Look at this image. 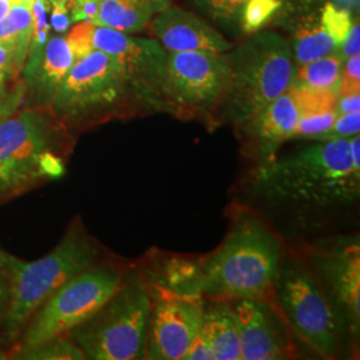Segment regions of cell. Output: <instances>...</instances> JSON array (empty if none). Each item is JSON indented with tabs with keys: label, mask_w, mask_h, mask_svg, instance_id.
<instances>
[{
	"label": "cell",
	"mask_w": 360,
	"mask_h": 360,
	"mask_svg": "<svg viewBox=\"0 0 360 360\" xmlns=\"http://www.w3.org/2000/svg\"><path fill=\"white\" fill-rule=\"evenodd\" d=\"M316 142L294 154L262 162L254 180L259 193L297 206L354 203L360 193V165L352 160L349 138Z\"/></svg>",
	"instance_id": "1"
},
{
	"label": "cell",
	"mask_w": 360,
	"mask_h": 360,
	"mask_svg": "<svg viewBox=\"0 0 360 360\" xmlns=\"http://www.w3.org/2000/svg\"><path fill=\"white\" fill-rule=\"evenodd\" d=\"M283 245L255 215L239 214L223 245L202 263V295L267 302L278 282Z\"/></svg>",
	"instance_id": "2"
},
{
	"label": "cell",
	"mask_w": 360,
	"mask_h": 360,
	"mask_svg": "<svg viewBox=\"0 0 360 360\" xmlns=\"http://www.w3.org/2000/svg\"><path fill=\"white\" fill-rule=\"evenodd\" d=\"M227 86L219 119L245 129L255 116L290 89L296 65L288 39L260 30L226 52Z\"/></svg>",
	"instance_id": "3"
},
{
	"label": "cell",
	"mask_w": 360,
	"mask_h": 360,
	"mask_svg": "<svg viewBox=\"0 0 360 360\" xmlns=\"http://www.w3.org/2000/svg\"><path fill=\"white\" fill-rule=\"evenodd\" d=\"M98 247L82 227H71L46 257L25 262L0 247V270L10 284L3 338L13 343L39 307L79 272L95 264Z\"/></svg>",
	"instance_id": "4"
},
{
	"label": "cell",
	"mask_w": 360,
	"mask_h": 360,
	"mask_svg": "<svg viewBox=\"0 0 360 360\" xmlns=\"http://www.w3.org/2000/svg\"><path fill=\"white\" fill-rule=\"evenodd\" d=\"M151 309L153 295L143 282H122L101 309L67 335L86 359H144Z\"/></svg>",
	"instance_id": "5"
},
{
	"label": "cell",
	"mask_w": 360,
	"mask_h": 360,
	"mask_svg": "<svg viewBox=\"0 0 360 360\" xmlns=\"http://www.w3.org/2000/svg\"><path fill=\"white\" fill-rule=\"evenodd\" d=\"M51 107L59 119L77 126L120 115L124 111H142L122 65L114 56L99 50L74 63Z\"/></svg>",
	"instance_id": "6"
},
{
	"label": "cell",
	"mask_w": 360,
	"mask_h": 360,
	"mask_svg": "<svg viewBox=\"0 0 360 360\" xmlns=\"http://www.w3.org/2000/svg\"><path fill=\"white\" fill-rule=\"evenodd\" d=\"M275 292L299 338L324 358H333L343 318L306 266L288 257L281 266Z\"/></svg>",
	"instance_id": "7"
},
{
	"label": "cell",
	"mask_w": 360,
	"mask_h": 360,
	"mask_svg": "<svg viewBox=\"0 0 360 360\" xmlns=\"http://www.w3.org/2000/svg\"><path fill=\"white\" fill-rule=\"evenodd\" d=\"M50 122L37 111L0 117V196L62 172Z\"/></svg>",
	"instance_id": "8"
},
{
	"label": "cell",
	"mask_w": 360,
	"mask_h": 360,
	"mask_svg": "<svg viewBox=\"0 0 360 360\" xmlns=\"http://www.w3.org/2000/svg\"><path fill=\"white\" fill-rule=\"evenodd\" d=\"M122 282V274L108 266H91L79 272L31 316L22 333L20 346L68 334L101 309Z\"/></svg>",
	"instance_id": "9"
},
{
	"label": "cell",
	"mask_w": 360,
	"mask_h": 360,
	"mask_svg": "<svg viewBox=\"0 0 360 360\" xmlns=\"http://www.w3.org/2000/svg\"><path fill=\"white\" fill-rule=\"evenodd\" d=\"M226 86V52H167L165 96L169 114L214 120Z\"/></svg>",
	"instance_id": "10"
},
{
	"label": "cell",
	"mask_w": 360,
	"mask_h": 360,
	"mask_svg": "<svg viewBox=\"0 0 360 360\" xmlns=\"http://www.w3.org/2000/svg\"><path fill=\"white\" fill-rule=\"evenodd\" d=\"M92 40L95 50L114 56L122 65L143 112H168L165 96L167 51L156 39L95 26Z\"/></svg>",
	"instance_id": "11"
},
{
	"label": "cell",
	"mask_w": 360,
	"mask_h": 360,
	"mask_svg": "<svg viewBox=\"0 0 360 360\" xmlns=\"http://www.w3.org/2000/svg\"><path fill=\"white\" fill-rule=\"evenodd\" d=\"M155 299L151 309L146 358L179 360L200 333L205 299L202 294H180L153 284Z\"/></svg>",
	"instance_id": "12"
},
{
	"label": "cell",
	"mask_w": 360,
	"mask_h": 360,
	"mask_svg": "<svg viewBox=\"0 0 360 360\" xmlns=\"http://www.w3.org/2000/svg\"><path fill=\"white\" fill-rule=\"evenodd\" d=\"M315 264L335 307L354 333L360 326L359 238H342L316 250Z\"/></svg>",
	"instance_id": "13"
},
{
	"label": "cell",
	"mask_w": 360,
	"mask_h": 360,
	"mask_svg": "<svg viewBox=\"0 0 360 360\" xmlns=\"http://www.w3.org/2000/svg\"><path fill=\"white\" fill-rule=\"evenodd\" d=\"M327 0H283L274 16L275 25L290 34L296 67L307 65L326 55L339 51L324 20Z\"/></svg>",
	"instance_id": "14"
},
{
	"label": "cell",
	"mask_w": 360,
	"mask_h": 360,
	"mask_svg": "<svg viewBox=\"0 0 360 360\" xmlns=\"http://www.w3.org/2000/svg\"><path fill=\"white\" fill-rule=\"evenodd\" d=\"M231 309L239 335L240 359H283L290 354L287 335L267 302L235 300Z\"/></svg>",
	"instance_id": "15"
},
{
	"label": "cell",
	"mask_w": 360,
	"mask_h": 360,
	"mask_svg": "<svg viewBox=\"0 0 360 360\" xmlns=\"http://www.w3.org/2000/svg\"><path fill=\"white\" fill-rule=\"evenodd\" d=\"M167 52L230 51L231 43L196 13L169 4L147 26Z\"/></svg>",
	"instance_id": "16"
},
{
	"label": "cell",
	"mask_w": 360,
	"mask_h": 360,
	"mask_svg": "<svg viewBox=\"0 0 360 360\" xmlns=\"http://www.w3.org/2000/svg\"><path fill=\"white\" fill-rule=\"evenodd\" d=\"M74 63L75 58L62 35L50 37L41 49L28 53L23 75L27 87L39 104L51 105Z\"/></svg>",
	"instance_id": "17"
},
{
	"label": "cell",
	"mask_w": 360,
	"mask_h": 360,
	"mask_svg": "<svg viewBox=\"0 0 360 360\" xmlns=\"http://www.w3.org/2000/svg\"><path fill=\"white\" fill-rule=\"evenodd\" d=\"M300 111L290 89L267 104L245 127L257 142L263 162L274 158L281 144L294 139Z\"/></svg>",
	"instance_id": "18"
},
{
	"label": "cell",
	"mask_w": 360,
	"mask_h": 360,
	"mask_svg": "<svg viewBox=\"0 0 360 360\" xmlns=\"http://www.w3.org/2000/svg\"><path fill=\"white\" fill-rule=\"evenodd\" d=\"M169 4L171 0H102L94 25L136 34Z\"/></svg>",
	"instance_id": "19"
},
{
	"label": "cell",
	"mask_w": 360,
	"mask_h": 360,
	"mask_svg": "<svg viewBox=\"0 0 360 360\" xmlns=\"http://www.w3.org/2000/svg\"><path fill=\"white\" fill-rule=\"evenodd\" d=\"M200 333L207 339L217 360L240 359V343L231 307L217 302L206 307Z\"/></svg>",
	"instance_id": "20"
},
{
	"label": "cell",
	"mask_w": 360,
	"mask_h": 360,
	"mask_svg": "<svg viewBox=\"0 0 360 360\" xmlns=\"http://www.w3.org/2000/svg\"><path fill=\"white\" fill-rule=\"evenodd\" d=\"M32 1L13 4L8 15L0 22V43L13 50V75L23 70L31 49L34 38Z\"/></svg>",
	"instance_id": "21"
},
{
	"label": "cell",
	"mask_w": 360,
	"mask_h": 360,
	"mask_svg": "<svg viewBox=\"0 0 360 360\" xmlns=\"http://www.w3.org/2000/svg\"><path fill=\"white\" fill-rule=\"evenodd\" d=\"M343 60L339 52H334L307 65L296 67L294 82L311 89L331 90L339 94Z\"/></svg>",
	"instance_id": "22"
},
{
	"label": "cell",
	"mask_w": 360,
	"mask_h": 360,
	"mask_svg": "<svg viewBox=\"0 0 360 360\" xmlns=\"http://www.w3.org/2000/svg\"><path fill=\"white\" fill-rule=\"evenodd\" d=\"M153 284L180 294H202V263L171 259Z\"/></svg>",
	"instance_id": "23"
},
{
	"label": "cell",
	"mask_w": 360,
	"mask_h": 360,
	"mask_svg": "<svg viewBox=\"0 0 360 360\" xmlns=\"http://www.w3.org/2000/svg\"><path fill=\"white\" fill-rule=\"evenodd\" d=\"M13 358L23 360L86 359L82 349L68 338V335H59L35 345L20 346L13 354Z\"/></svg>",
	"instance_id": "24"
},
{
	"label": "cell",
	"mask_w": 360,
	"mask_h": 360,
	"mask_svg": "<svg viewBox=\"0 0 360 360\" xmlns=\"http://www.w3.org/2000/svg\"><path fill=\"white\" fill-rule=\"evenodd\" d=\"M290 91L295 99L296 105L302 115L322 114L335 110L338 92L331 90H318L292 82Z\"/></svg>",
	"instance_id": "25"
},
{
	"label": "cell",
	"mask_w": 360,
	"mask_h": 360,
	"mask_svg": "<svg viewBox=\"0 0 360 360\" xmlns=\"http://www.w3.org/2000/svg\"><path fill=\"white\" fill-rule=\"evenodd\" d=\"M283 0H247L240 13V30L252 35L263 30L279 11Z\"/></svg>",
	"instance_id": "26"
},
{
	"label": "cell",
	"mask_w": 360,
	"mask_h": 360,
	"mask_svg": "<svg viewBox=\"0 0 360 360\" xmlns=\"http://www.w3.org/2000/svg\"><path fill=\"white\" fill-rule=\"evenodd\" d=\"M247 0H193L211 20L224 28H240V13Z\"/></svg>",
	"instance_id": "27"
},
{
	"label": "cell",
	"mask_w": 360,
	"mask_h": 360,
	"mask_svg": "<svg viewBox=\"0 0 360 360\" xmlns=\"http://www.w3.org/2000/svg\"><path fill=\"white\" fill-rule=\"evenodd\" d=\"M336 116H338L336 110H331V111L322 112V114L300 116L294 139L303 138V139H312L314 141L316 136L322 135V134L331 129Z\"/></svg>",
	"instance_id": "28"
},
{
	"label": "cell",
	"mask_w": 360,
	"mask_h": 360,
	"mask_svg": "<svg viewBox=\"0 0 360 360\" xmlns=\"http://www.w3.org/2000/svg\"><path fill=\"white\" fill-rule=\"evenodd\" d=\"M94 28L95 25L92 22H77L70 31H67L65 40L75 58V62L95 50L92 40Z\"/></svg>",
	"instance_id": "29"
},
{
	"label": "cell",
	"mask_w": 360,
	"mask_h": 360,
	"mask_svg": "<svg viewBox=\"0 0 360 360\" xmlns=\"http://www.w3.org/2000/svg\"><path fill=\"white\" fill-rule=\"evenodd\" d=\"M360 131V111L358 112H347L339 114L335 119L334 124L327 132L316 136L314 141H336L351 138Z\"/></svg>",
	"instance_id": "30"
},
{
	"label": "cell",
	"mask_w": 360,
	"mask_h": 360,
	"mask_svg": "<svg viewBox=\"0 0 360 360\" xmlns=\"http://www.w3.org/2000/svg\"><path fill=\"white\" fill-rule=\"evenodd\" d=\"M348 94H360V55L343 60L338 96Z\"/></svg>",
	"instance_id": "31"
},
{
	"label": "cell",
	"mask_w": 360,
	"mask_h": 360,
	"mask_svg": "<svg viewBox=\"0 0 360 360\" xmlns=\"http://www.w3.org/2000/svg\"><path fill=\"white\" fill-rule=\"evenodd\" d=\"M183 359L215 360V354L212 351V347L210 346V343L207 342L206 338L202 335V333H199L193 339V343L190 345Z\"/></svg>",
	"instance_id": "32"
},
{
	"label": "cell",
	"mask_w": 360,
	"mask_h": 360,
	"mask_svg": "<svg viewBox=\"0 0 360 360\" xmlns=\"http://www.w3.org/2000/svg\"><path fill=\"white\" fill-rule=\"evenodd\" d=\"M339 53L342 55L343 59H347L351 56L359 55L360 52V22L359 18H356V20H354L352 27L348 32L347 37L345 39V41L342 43Z\"/></svg>",
	"instance_id": "33"
},
{
	"label": "cell",
	"mask_w": 360,
	"mask_h": 360,
	"mask_svg": "<svg viewBox=\"0 0 360 360\" xmlns=\"http://www.w3.org/2000/svg\"><path fill=\"white\" fill-rule=\"evenodd\" d=\"M335 110L338 115L347 112H358L360 111V94L339 95Z\"/></svg>",
	"instance_id": "34"
},
{
	"label": "cell",
	"mask_w": 360,
	"mask_h": 360,
	"mask_svg": "<svg viewBox=\"0 0 360 360\" xmlns=\"http://www.w3.org/2000/svg\"><path fill=\"white\" fill-rule=\"evenodd\" d=\"M13 50L0 43V79L7 80V77L13 75Z\"/></svg>",
	"instance_id": "35"
},
{
	"label": "cell",
	"mask_w": 360,
	"mask_h": 360,
	"mask_svg": "<svg viewBox=\"0 0 360 360\" xmlns=\"http://www.w3.org/2000/svg\"><path fill=\"white\" fill-rule=\"evenodd\" d=\"M10 284L4 272L0 270V322L4 321L10 306Z\"/></svg>",
	"instance_id": "36"
},
{
	"label": "cell",
	"mask_w": 360,
	"mask_h": 360,
	"mask_svg": "<svg viewBox=\"0 0 360 360\" xmlns=\"http://www.w3.org/2000/svg\"><path fill=\"white\" fill-rule=\"evenodd\" d=\"M11 102H13V99L7 95L6 80L0 79V117H4L10 114Z\"/></svg>",
	"instance_id": "37"
},
{
	"label": "cell",
	"mask_w": 360,
	"mask_h": 360,
	"mask_svg": "<svg viewBox=\"0 0 360 360\" xmlns=\"http://www.w3.org/2000/svg\"><path fill=\"white\" fill-rule=\"evenodd\" d=\"M334 1L335 4H338L339 7H343L348 10L349 13H354V11L359 8V0H331Z\"/></svg>",
	"instance_id": "38"
},
{
	"label": "cell",
	"mask_w": 360,
	"mask_h": 360,
	"mask_svg": "<svg viewBox=\"0 0 360 360\" xmlns=\"http://www.w3.org/2000/svg\"><path fill=\"white\" fill-rule=\"evenodd\" d=\"M13 4H18L15 0H0V22L8 15Z\"/></svg>",
	"instance_id": "39"
},
{
	"label": "cell",
	"mask_w": 360,
	"mask_h": 360,
	"mask_svg": "<svg viewBox=\"0 0 360 360\" xmlns=\"http://www.w3.org/2000/svg\"><path fill=\"white\" fill-rule=\"evenodd\" d=\"M83 0H70V13H71V10L75 7V6H77L79 3H82Z\"/></svg>",
	"instance_id": "40"
},
{
	"label": "cell",
	"mask_w": 360,
	"mask_h": 360,
	"mask_svg": "<svg viewBox=\"0 0 360 360\" xmlns=\"http://www.w3.org/2000/svg\"><path fill=\"white\" fill-rule=\"evenodd\" d=\"M16 3H25V1H32V0H15Z\"/></svg>",
	"instance_id": "41"
},
{
	"label": "cell",
	"mask_w": 360,
	"mask_h": 360,
	"mask_svg": "<svg viewBox=\"0 0 360 360\" xmlns=\"http://www.w3.org/2000/svg\"><path fill=\"white\" fill-rule=\"evenodd\" d=\"M0 359H6V356H3V354H1V351H0Z\"/></svg>",
	"instance_id": "42"
}]
</instances>
